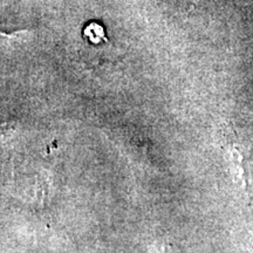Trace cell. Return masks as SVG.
Instances as JSON below:
<instances>
[{"label": "cell", "instance_id": "cell-1", "mask_svg": "<svg viewBox=\"0 0 253 253\" xmlns=\"http://www.w3.org/2000/svg\"><path fill=\"white\" fill-rule=\"evenodd\" d=\"M162 253H179V251L175 245L166 244L163 246V252Z\"/></svg>", "mask_w": 253, "mask_h": 253}]
</instances>
